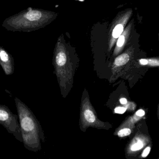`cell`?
Wrapping results in <instances>:
<instances>
[{
	"label": "cell",
	"instance_id": "obj_1",
	"mask_svg": "<svg viewBox=\"0 0 159 159\" xmlns=\"http://www.w3.org/2000/svg\"><path fill=\"white\" fill-rule=\"evenodd\" d=\"M64 38L63 35L58 38L54 51L52 64L61 95L66 98L73 87L80 59L75 48L66 43Z\"/></svg>",
	"mask_w": 159,
	"mask_h": 159
},
{
	"label": "cell",
	"instance_id": "obj_2",
	"mask_svg": "<svg viewBox=\"0 0 159 159\" xmlns=\"http://www.w3.org/2000/svg\"><path fill=\"white\" fill-rule=\"evenodd\" d=\"M25 148L37 152L46 141L45 134L39 121L32 111L20 99L15 98Z\"/></svg>",
	"mask_w": 159,
	"mask_h": 159
},
{
	"label": "cell",
	"instance_id": "obj_3",
	"mask_svg": "<svg viewBox=\"0 0 159 159\" xmlns=\"http://www.w3.org/2000/svg\"><path fill=\"white\" fill-rule=\"evenodd\" d=\"M57 16L54 12L29 8L6 19L2 26L12 31H35L46 26Z\"/></svg>",
	"mask_w": 159,
	"mask_h": 159
},
{
	"label": "cell",
	"instance_id": "obj_4",
	"mask_svg": "<svg viewBox=\"0 0 159 159\" xmlns=\"http://www.w3.org/2000/svg\"><path fill=\"white\" fill-rule=\"evenodd\" d=\"M107 125L101 121L90 101L88 91L84 88L82 95L80 107L79 127L82 132L85 133L89 127L102 129L106 128Z\"/></svg>",
	"mask_w": 159,
	"mask_h": 159
},
{
	"label": "cell",
	"instance_id": "obj_5",
	"mask_svg": "<svg viewBox=\"0 0 159 159\" xmlns=\"http://www.w3.org/2000/svg\"><path fill=\"white\" fill-rule=\"evenodd\" d=\"M18 115L13 114L7 106L0 105V124L17 140L23 142L21 126L20 122L18 121Z\"/></svg>",
	"mask_w": 159,
	"mask_h": 159
},
{
	"label": "cell",
	"instance_id": "obj_6",
	"mask_svg": "<svg viewBox=\"0 0 159 159\" xmlns=\"http://www.w3.org/2000/svg\"><path fill=\"white\" fill-rule=\"evenodd\" d=\"M0 64L5 75H12L15 70L13 57L4 48L0 49Z\"/></svg>",
	"mask_w": 159,
	"mask_h": 159
},
{
	"label": "cell",
	"instance_id": "obj_7",
	"mask_svg": "<svg viewBox=\"0 0 159 159\" xmlns=\"http://www.w3.org/2000/svg\"><path fill=\"white\" fill-rule=\"evenodd\" d=\"M129 56L127 54H123L115 59L114 64L117 66H122L128 63Z\"/></svg>",
	"mask_w": 159,
	"mask_h": 159
},
{
	"label": "cell",
	"instance_id": "obj_8",
	"mask_svg": "<svg viewBox=\"0 0 159 159\" xmlns=\"http://www.w3.org/2000/svg\"><path fill=\"white\" fill-rule=\"evenodd\" d=\"M123 31V27L122 25L119 24L116 25L113 29L112 31V36L115 39L119 38L122 33Z\"/></svg>",
	"mask_w": 159,
	"mask_h": 159
},
{
	"label": "cell",
	"instance_id": "obj_9",
	"mask_svg": "<svg viewBox=\"0 0 159 159\" xmlns=\"http://www.w3.org/2000/svg\"><path fill=\"white\" fill-rule=\"evenodd\" d=\"M144 146V144L143 142L141 140H138L137 142H135L132 146L131 149L133 151H136L141 149Z\"/></svg>",
	"mask_w": 159,
	"mask_h": 159
},
{
	"label": "cell",
	"instance_id": "obj_10",
	"mask_svg": "<svg viewBox=\"0 0 159 159\" xmlns=\"http://www.w3.org/2000/svg\"><path fill=\"white\" fill-rule=\"evenodd\" d=\"M131 134V130L129 128H124L118 132V135L120 137H124L129 135Z\"/></svg>",
	"mask_w": 159,
	"mask_h": 159
},
{
	"label": "cell",
	"instance_id": "obj_11",
	"mask_svg": "<svg viewBox=\"0 0 159 159\" xmlns=\"http://www.w3.org/2000/svg\"><path fill=\"white\" fill-rule=\"evenodd\" d=\"M126 111V108L124 107H117L114 109V112L118 114H123Z\"/></svg>",
	"mask_w": 159,
	"mask_h": 159
},
{
	"label": "cell",
	"instance_id": "obj_12",
	"mask_svg": "<svg viewBox=\"0 0 159 159\" xmlns=\"http://www.w3.org/2000/svg\"><path fill=\"white\" fill-rule=\"evenodd\" d=\"M125 42V37L124 36H120L119 38L118 39V42H117V45L119 47H121L124 43Z\"/></svg>",
	"mask_w": 159,
	"mask_h": 159
},
{
	"label": "cell",
	"instance_id": "obj_13",
	"mask_svg": "<svg viewBox=\"0 0 159 159\" xmlns=\"http://www.w3.org/2000/svg\"><path fill=\"white\" fill-rule=\"evenodd\" d=\"M151 148L150 147H147L146 148L144 149V151L142 153V156L143 157H146L150 152Z\"/></svg>",
	"mask_w": 159,
	"mask_h": 159
},
{
	"label": "cell",
	"instance_id": "obj_14",
	"mask_svg": "<svg viewBox=\"0 0 159 159\" xmlns=\"http://www.w3.org/2000/svg\"><path fill=\"white\" fill-rule=\"evenodd\" d=\"M145 111L142 109L139 110L136 112V115L137 116H139V117H142V116L145 115Z\"/></svg>",
	"mask_w": 159,
	"mask_h": 159
},
{
	"label": "cell",
	"instance_id": "obj_15",
	"mask_svg": "<svg viewBox=\"0 0 159 159\" xmlns=\"http://www.w3.org/2000/svg\"><path fill=\"white\" fill-rule=\"evenodd\" d=\"M139 62H140V64L142 65H147L148 63V60L144 59H140L139 60Z\"/></svg>",
	"mask_w": 159,
	"mask_h": 159
},
{
	"label": "cell",
	"instance_id": "obj_16",
	"mask_svg": "<svg viewBox=\"0 0 159 159\" xmlns=\"http://www.w3.org/2000/svg\"><path fill=\"white\" fill-rule=\"evenodd\" d=\"M120 102L121 104H123V105H125L127 103V99L125 98H121L120 99Z\"/></svg>",
	"mask_w": 159,
	"mask_h": 159
}]
</instances>
